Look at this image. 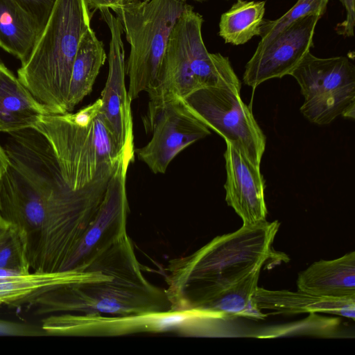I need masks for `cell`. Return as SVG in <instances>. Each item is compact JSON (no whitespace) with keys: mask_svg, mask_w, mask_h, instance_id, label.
I'll return each instance as SVG.
<instances>
[{"mask_svg":"<svg viewBox=\"0 0 355 355\" xmlns=\"http://www.w3.org/2000/svg\"><path fill=\"white\" fill-rule=\"evenodd\" d=\"M8 166L0 187V215L19 229L27 255L38 236L69 224L92 201L94 181L72 189L64 180L46 138L34 128L6 133Z\"/></svg>","mask_w":355,"mask_h":355,"instance_id":"cell-1","label":"cell"},{"mask_svg":"<svg viewBox=\"0 0 355 355\" xmlns=\"http://www.w3.org/2000/svg\"><path fill=\"white\" fill-rule=\"evenodd\" d=\"M279 225L277 220L242 225L175 260L168 268L171 275L165 291L170 310L196 309L269 259H282L272 246Z\"/></svg>","mask_w":355,"mask_h":355,"instance_id":"cell-2","label":"cell"},{"mask_svg":"<svg viewBox=\"0 0 355 355\" xmlns=\"http://www.w3.org/2000/svg\"><path fill=\"white\" fill-rule=\"evenodd\" d=\"M203 21L202 16L186 3L171 31L154 84L146 91L149 101L144 126L175 98L184 99L211 87L241 90V81L229 58L207 51L202 36Z\"/></svg>","mask_w":355,"mask_h":355,"instance_id":"cell-3","label":"cell"},{"mask_svg":"<svg viewBox=\"0 0 355 355\" xmlns=\"http://www.w3.org/2000/svg\"><path fill=\"white\" fill-rule=\"evenodd\" d=\"M85 0H57L17 78L49 114L67 112L73 64L81 37L91 27Z\"/></svg>","mask_w":355,"mask_h":355,"instance_id":"cell-4","label":"cell"},{"mask_svg":"<svg viewBox=\"0 0 355 355\" xmlns=\"http://www.w3.org/2000/svg\"><path fill=\"white\" fill-rule=\"evenodd\" d=\"M98 98L75 113L46 114L34 127L48 140L62 176L73 190L111 175L122 154L103 119Z\"/></svg>","mask_w":355,"mask_h":355,"instance_id":"cell-5","label":"cell"},{"mask_svg":"<svg viewBox=\"0 0 355 355\" xmlns=\"http://www.w3.org/2000/svg\"><path fill=\"white\" fill-rule=\"evenodd\" d=\"M28 306L38 315H135L168 311L171 303L165 291L144 278L137 261L110 277L53 288Z\"/></svg>","mask_w":355,"mask_h":355,"instance_id":"cell-6","label":"cell"},{"mask_svg":"<svg viewBox=\"0 0 355 355\" xmlns=\"http://www.w3.org/2000/svg\"><path fill=\"white\" fill-rule=\"evenodd\" d=\"M185 5L182 0H139L112 10L130 46L125 74L131 101L154 84L171 31Z\"/></svg>","mask_w":355,"mask_h":355,"instance_id":"cell-7","label":"cell"},{"mask_svg":"<svg viewBox=\"0 0 355 355\" xmlns=\"http://www.w3.org/2000/svg\"><path fill=\"white\" fill-rule=\"evenodd\" d=\"M291 76L304 96L300 112L310 122L328 125L338 116L354 119L355 66L348 57L321 58L309 51Z\"/></svg>","mask_w":355,"mask_h":355,"instance_id":"cell-8","label":"cell"},{"mask_svg":"<svg viewBox=\"0 0 355 355\" xmlns=\"http://www.w3.org/2000/svg\"><path fill=\"white\" fill-rule=\"evenodd\" d=\"M239 89L211 87L200 89L184 98L193 113L227 143L260 166L266 138Z\"/></svg>","mask_w":355,"mask_h":355,"instance_id":"cell-9","label":"cell"},{"mask_svg":"<svg viewBox=\"0 0 355 355\" xmlns=\"http://www.w3.org/2000/svg\"><path fill=\"white\" fill-rule=\"evenodd\" d=\"M144 129L152 137L135 153L155 174L165 173L181 151L211 134L181 98L166 103Z\"/></svg>","mask_w":355,"mask_h":355,"instance_id":"cell-10","label":"cell"},{"mask_svg":"<svg viewBox=\"0 0 355 355\" xmlns=\"http://www.w3.org/2000/svg\"><path fill=\"white\" fill-rule=\"evenodd\" d=\"M319 15L302 17L279 32L265 46L257 48L247 62L244 83L252 89L272 78L291 75L313 46Z\"/></svg>","mask_w":355,"mask_h":355,"instance_id":"cell-11","label":"cell"},{"mask_svg":"<svg viewBox=\"0 0 355 355\" xmlns=\"http://www.w3.org/2000/svg\"><path fill=\"white\" fill-rule=\"evenodd\" d=\"M110 33L108 76L101 95L100 114L121 149L134 146L131 100L125 86L122 25L108 8L99 10Z\"/></svg>","mask_w":355,"mask_h":355,"instance_id":"cell-12","label":"cell"},{"mask_svg":"<svg viewBox=\"0 0 355 355\" xmlns=\"http://www.w3.org/2000/svg\"><path fill=\"white\" fill-rule=\"evenodd\" d=\"M223 156L227 204L242 219L243 225H253L266 220V182L260 166L254 164L230 143L226 142Z\"/></svg>","mask_w":355,"mask_h":355,"instance_id":"cell-13","label":"cell"},{"mask_svg":"<svg viewBox=\"0 0 355 355\" xmlns=\"http://www.w3.org/2000/svg\"><path fill=\"white\" fill-rule=\"evenodd\" d=\"M297 290L315 295L355 300V252L313 262L298 274Z\"/></svg>","mask_w":355,"mask_h":355,"instance_id":"cell-14","label":"cell"},{"mask_svg":"<svg viewBox=\"0 0 355 355\" xmlns=\"http://www.w3.org/2000/svg\"><path fill=\"white\" fill-rule=\"evenodd\" d=\"M254 302L261 311L272 314L324 313L355 320V300H339L320 297L300 290H268L257 287Z\"/></svg>","mask_w":355,"mask_h":355,"instance_id":"cell-15","label":"cell"},{"mask_svg":"<svg viewBox=\"0 0 355 355\" xmlns=\"http://www.w3.org/2000/svg\"><path fill=\"white\" fill-rule=\"evenodd\" d=\"M99 275L98 271L89 266L84 270L34 271L0 278V306L27 304L53 288L94 279Z\"/></svg>","mask_w":355,"mask_h":355,"instance_id":"cell-16","label":"cell"},{"mask_svg":"<svg viewBox=\"0 0 355 355\" xmlns=\"http://www.w3.org/2000/svg\"><path fill=\"white\" fill-rule=\"evenodd\" d=\"M49 114L0 60V133L34 128Z\"/></svg>","mask_w":355,"mask_h":355,"instance_id":"cell-17","label":"cell"},{"mask_svg":"<svg viewBox=\"0 0 355 355\" xmlns=\"http://www.w3.org/2000/svg\"><path fill=\"white\" fill-rule=\"evenodd\" d=\"M261 269L254 270L196 309L205 313L211 320H227L239 317L264 319L268 315L257 308L253 300Z\"/></svg>","mask_w":355,"mask_h":355,"instance_id":"cell-18","label":"cell"},{"mask_svg":"<svg viewBox=\"0 0 355 355\" xmlns=\"http://www.w3.org/2000/svg\"><path fill=\"white\" fill-rule=\"evenodd\" d=\"M106 58L103 43L89 28L81 37L72 67L67 101L68 112L91 93Z\"/></svg>","mask_w":355,"mask_h":355,"instance_id":"cell-19","label":"cell"},{"mask_svg":"<svg viewBox=\"0 0 355 355\" xmlns=\"http://www.w3.org/2000/svg\"><path fill=\"white\" fill-rule=\"evenodd\" d=\"M40 33L35 22L10 0H0V47L24 64Z\"/></svg>","mask_w":355,"mask_h":355,"instance_id":"cell-20","label":"cell"},{"mask_svg":"<svg viewBox=\"0 0 355 355\" xmlns=\"http://www.w3.org/2000/svg\"><path fill=\"white\" fill-rule=\"evenodd\" d=\"M264 1L238 0L221 15L219 35L225 43L241 45L259 36L265 13Z\"/></svg>","mask_w":355,"mask_h":355,"instance_id":"cell-21","label":"cell"},{"mask_svg":"<svg viewBox=\"0 0 355 355\" xmlns=\"http://www.w3.org/2000/svg\"><path fill=\"white\" fill-rule=\"evenodd\" d=\"M329 0H297L285 14L275 20L263 19L259 36L261 40L257 48L265 46L279 32L295 21L309 15L325 13Z\"/></svg>","mask_w":355,"mask_h":355,"instance_id":"cell-22","label":"cell"},{"mask_svg":"<svg viewBox=\"0 0 355 355\" xmlns=\"http://www.w3.org/2000/svg\"><path fill=\"white\" fill-rule=\"evenodd\" d=\"M0 268L31 272L24 238L17 227L10 225L0 237Z\"/></svg>","mask_w":355,"mask_h":355,"instance_id":"cell-23","label":"cell"},{"mask_svg":"<svg viewBox=\"0 0 355 355\" xmlns=\"http://www.w3.org/2000/svg\"><path fill=\"white\" fill-rule=\"evenodd\" d=\"M36 24L42 33L52 13L57 0H10Z\"/></svg>","mask_w":355,"mask_h":355,"instance_id":"cell-24","label":"cell"},{"mask_svg":"<svg viewBox=\"0 0 355 355\" xmlns=\"http://www.w3.org/2000/svg\"><path fill=\"white\" fill-rule=\"evenodd\" d=\"M44 333L41 329H37L31 326L12 322L10 320L0 319V336H36Z\"/></svg>","mask_w":355,"mask_h":355,"instance_id":"cell-25","label":"cell"},{"mask_svg":"<svg viewBox=\"0 0 355 355\" xmlns=\"http://www.w3.org/2000/svg\"><path fill=\"white\" fill-rule=\"evenodd\" d=\"M346 11V18L336 26L338 34L350 37L354 35L355 0H339Z\"/></svg>","mask_w":355,"mask_h":355,"instance_id":"cell-26","label":"cell"},{"mask_svg":"<svg viewBox=\"0 0 355 355\" xmlns=\"http://www.w3.org/2000/svg\"><path fill=\"white\" fill-rule=\"evenodd\" d=\"M89 10H101L103 8H108L110 10H114L118 4L116 0H85Z\"/></svg>","mask_w":355,"mask_h":355,"instance_id":"cell-27","label":"cell"},{"mask_svg":"<svg viewBox=\"0 0 355 355\" xmlns=\"http://www.w3.org/2000/svg\"><path fill=\"white\" fill-rule=\"evenodd\" d=\"M8 166V158L7 154L0 144V187L2 178Z\"/></svg>","mask_w":355,"mask_h":355,"instance_id":"cell-28","label":"cell"},{"mask_svg":"<svg viewBox=\"0 0 355 355\" xmlns=\"http://www.w3.org/2000/svg\"><path fill=\"white\" fill-rule=\"evenodd\" d=\"M21 273L19 271L10 270V269H6V268H0V278H6L9 277H12L15 275H18Z\"/></svg>","mask_w":355,"mask_h":355,"instance_id":"cell-29","label":"cell"},{"mask_svg":"<svg viewBox=\"0 0 355 355\" xmlns=\"http://www.w3.org/2000/svg\"><path fill=\"white\" fill-rule=\"evenodd\" d=\"M10 223L0 215V237L10 226Z\"/></svg>","mask_w":355,"mask_h":355,"instance_id":"cell-30","label":"cell"},{"mask_svg":"<svg viewBox=\"0 0 355 355\" xmlns=\"http://www.w3.org/2000/svg\"><path fill=\"white\" fill-rule=\"evenodd\" d=\"M139 0H116L118 6H124L135 3Z\"/></svg>","mask_w":355,"mask_h":355,"instance_id":"cell-31","label":"cell"},{"mask_svg":"<svg viewBox=\"0 0 355 355\" xmlns=\"http://www.w3.org/2000/svg\"><path fill=\"white\" fill-rule=\"evenodd\" d=\"M182 1L185 2L187 0H182ZM195 1H204V0H195Z\"/></svg>","mask_w":355,"mask_h":355,"instance_id":"cell-32","label":"cell"}]
</instances>
